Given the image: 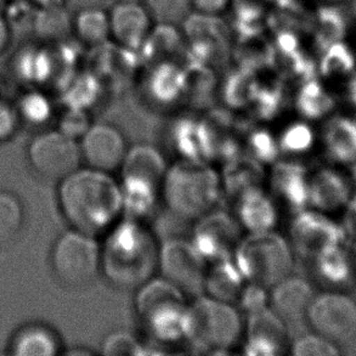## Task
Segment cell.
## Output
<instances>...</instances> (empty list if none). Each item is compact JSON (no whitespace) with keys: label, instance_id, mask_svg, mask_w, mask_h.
I'll return each instance as SVG.
<instances>
[{"label":"cell","instance_id":"cell-9","mask_svg":"<svg viewBox=\"0 0 356 356\" xmlns=\"http://www.w3.org/2000/svg\"><path fill=\"white\" fill-rule=\"evenodd\" d=\"M313 332L337 346L356 338V302L341 292L315 294L307 313Z\"/></svg>","mask_w":356,"mask_h":356},{"label":"cell","instance_id":"cell-28","mask_svg":"<svg viewBox=\"0 0 356 356\" xmlns=\"http://www.w3.org/2000/svg\"><path fill=\"white\" fill-rule=\"evenodd\" d=\"M34 27L40 38L65 40L72 32V19L68 9L51 4L35 16Z\"/></svg>","mask_w":356,"mask_h":356},{"label":"cell","instance_id":"cell-43","mask_svg":"<svg viewBox=\"0 0 356 356\" xmlns=\"http://www.w3.org/2000/svg\"><path fill=\"white\" fill-rule=\"evenodd\" d=\"M13 38V31L9 22L0 15V54L9 48Z\"/></svg>","mask_w":356,"mask_h":356},{"label":"cell","instance_id":"cell-34","mask_svg":"<svg viewBox=\"0 0 356 356\" xmlns=\"http://www.w3.org/2000/svg\"><path fill=\"white\" fill-rule=\"evenodd\" d=\"M149 14L162 24H179L188 16L191 0H145Z\"/></svg>","mask_w":356,"mask_h":356},{"label":"cell","instance_id":"cell-13","mask_svg":"<svg viewBox=\"0 0 356 356\" xmlns=\"http://www.w3.org/2000/svg\"><path fill=\"white\" fill-rule=\"evenodd\" d=\"M287 347L286 323L271 309L250 314L247 326L245 353L252 355H279Z\"/></svg>","mask_w":356,"mask_h":356},{"label":"cell","instance_id":"cell-11","mask_svg":"<svg viewBox=\"0 0 356 356\" xmlns=\"http://www.w3.org/2000/svg\"><path fill=\"white\" fill-rule=\"evenodd\" d=\"M240 224L224 213H207L200 218L193 245L206 263L230 259L240 242Z\"/></svg>","mask_w":356,"mask_h":356},{"label":"cell","instance_id":"cell-15","mask_svg":"<svg viewBox=\"0 0 356 356\" xmlns=\"http://www.w3.org/2000/svg\"><path fill=\"white\" fill-rule=\"evenodd\" d=\"M110 27L120 45L138 51L149 34V14L138 3H120L112 9Z\"/></svg>","mask_w":356,"mask_h":356},{"label":"cell","instance_id":"cell-44","mask_svg":"<svg viewBox=\"0 0 356 356\" xmlns=\"http://www.w3.org/2000/svg\"><path fill=\"white\" fill-rule=\"evenodd\" d=\"M333 5L342 11L348 22L356 19V0H337Z\"/></svg>","mask_w":356,"mask_h":356},{"label":"cell","instance_id":"cell-24","mask_svg":"<svg viewBox=\"0 0 356 356\" xmlns=\"http://www.w3.org/2000/svg\"><path fill=\"white\" fill-rule=\"evenodd\" d=\"M238 67L257 72L263 68L274 67V44L264 38V34L237 38L236 48L232 51Z\"/></svg>","mask_w":356,"mask_h":356},{"label":"cell","instance_id":"cell-33","mask_svg":"<svg viewBox=\"0 0 356 356\" xmlns=\"http://www.w3.org/2000/svg\"><path fill=\"white\" fill-rule=\"evenodd\" d=\"M254 73L250 70L238 67V70L229 74L224 90L227 102L234 105H240L257 95L258 82Z\"/></svg>","mask_w":356,"mask_h":356},{"label":"cell","instance_id":"cell-27","mask_svg":"<svg viewBox=\"0 0 356 356\" xmlns=\"http://www.w3.org/2000/svg\"><path fill=\"white\" fill-rule=\"evenodd\" d=\"M268 16L257 0H235L232 29L237 38H247L264 33Z\"/></svg>","mask_w":356,"mask_h":356},{"label":"cell","instance_id":"cell-16","mask_svg":"<svg viewBox=\"0 0 356 356\" xmlns=\"http://www.w3.org/2000/svg\"><path fill=\"white\" fill-rule=\"evenodd\" d=\"M237 222L250 232L273 230L277 222L274 201L258 188L241 193Z\"/></svg>","mask_w":356,"mask_h":356},{"label":"cell","instance_id":"cell-19","mask_svg":"<svg viewBox=\"0 0 356 356\" xmlns=\"http://www.w3.org/2000/svg\"><path fill=\"white\" fill-rule=\"evenodd\" d=\"M184 45L181 34L172 24L159 22L138 50L141 63H159L167 61L175 55H184Z\"/></svg>","mask_w":356,"mask_h":356},{"label":"cell","instance_id":"cell-17","mask_svg":"<svg viewBox=\"0 0 356 356\" xmlns=\"http://www.w3.org/2000/svg\"><path fill=\"white\" fill-rule=\"evenodd\" d=\"M60 350L58 334L43 323H31L19 328L10 344V352L16 356H54Z\"/></svg>","mask_w":356,"mask_h":356},{"label":"cell","instance_id":"cell-14","mask_svg":"<svg viewBox=\"0 0 356 356\" xmlns=\"http://www.w3.org/2000/svg\"><path fill=\"white\" fill-rule=\"evenodd\" d=\"M314 297L313 286L307 280L289 275L271 287L269 304L271 310L284 323H300L307 320V313Z\"/></svg>","mask_w":356,"mask_h":356},{"label":"cell","instance_id":"cell-25","mask_svg":"<svg viewBox=\"0 0 356 356\" xmlns=\"http://www.w3.org/2000/svg\"><path fill=\"white\" fill-rule=\"evenodd\" d=\"M349 22L336 5L318 8L314 17V35L320 53L323 54L332 44L342 42Z\"/></svg>","mask_w":356,"mask_h":356},{"label":"cell","instance_id":"cell-8","mask_svg":"<svg viewBox=\"0 0 356 356\" xmlns=\"http://www.w3.org/2000/svg\"><path fill=\"white\" fill-rule=\"evenodd\" d=\"M27 157L40 178L58 183L83 163L79 141L58 129L35 135L29 143Z\"/></svg>","mask_w":356,"mask_h":356},{"label":"cell","instance_id":"cell-32","mask_svg":"<svg viewBox=\"0 0 356 356\" xmlns=\"http://www.w3.org/2000/svg\"><path fill=\"white\" fill-rule=\"evenodd\" d=\"M100 84L97 76L92 72L83 73L74 77L63 88V102L70 108H81L92 104L97 99Z\"/></svg>","mask_w":356,"mask_h":356},{"label":"cell","instance_id":"cell-42","mask_svg":"<svg viewBox=\"0 0 356 356\" xmlns=\"http://www.w3.org/2000/svg\"><path fill=\"white\" fill-rule=\"evenodd\" d=\"M193 5L203 14L218 15L227 9L230 0H191Z\"/></svg>","mask_w":356,"mask_h":356},{"label":"cell","instance_id":"cell-29","mask_svg":"<svg viewBox=\"0 0 356 356\" xmlns=\"http://www.w3.org/2000/svg\"><path fill=\"white\" fill-rule=\"evenodd\" d=\"M74 29L83 43L95 47L107 42L111 27L110 19L104 10L88 9L78 13Z\"/></svg>","mask_w":356,"mask_h":356},{"label":"cell","instance_id":"cell-31","mask_svg":"<svg viewBox=\"0 0 356 356\" xmlns=\"http://www.w3.org/2000/svg\"><path fill=\"white\" fill-rule=\"evenodd\" d=\"M184 33L188 40L201 38H216L230 42V29L227 22L216 15L188 14L183 21Z\"/></svg>","mask_w":356,"mask_h":356},{"label":"cell","instance_id":"cell-2","mask_svg":"<svg viewBox=\"0 0 356 356\" xmlns=\"http://www.w3.org/2000/svg\"><path fill=\"white\" fill-rule=\"evenodd\" d=\"M159 248L140 220L127 218L108 230L100 245L102 271L117 289H139L159 269Z\"/></svg>","mask_w":356,"mask_h":356},{"label":"cell","instance_id":"cell-41","mask_svg":"<svg viewBox=\"0 0 356 356\" xmlns=\"http://www.w3.org/2000/svg\"><path fill=\"white\" fill-rule=\"evenodd\" d=\"M116 0H66V5L70 11H82L88 9H102L111 8Z\"/></svg>","mask_w":356,"mask_h":356},{"label":"cell","instance_id":"cell-7","mask_svg":"<svg viewBox=\"0 0 356 356\" xmlns=\"http://www.w3.org/2000/svg\"><path fill=\"white\" fill-rule=\"evenodd\" d=\"M50 264L63 286L82 289L92 284L102 271V250L95 237L71 229L55 241Z\"/></svg>","mask_w":356,"mask_h":356},{"label":"cell","instance_id":"cell-6","mask_svg":"<svg viewBox=\"0 0 356 356\" xmlns=\"http://www.w3.org/2000/svg\"><path fill=\"white\" fill-rule=\"evenodd\" d=\"M242 333L240 314L230 303L197 297L188 304L186 334L193 347L206 352H220L236 344Z\"/></svg>","mask_w":356,"mask_h":356},{"label":"cell","instance_id":"cell-46","mask_svg":"<svg viewBox=\"0 0 356 356\" xmlns=\"http://www.w3.org/2000/svg\"><path fill=\"white\" fill-rule=\"evenodd\" d=\"M122 3H138L139 0H120Z\"/></svg>","mask_w":356,"mask_h":356},{"label":"cell","instance_id":"cell-38","mask_svg":"<svg viewBox=\"0 0 356 356\" xmlns=\"http://www.w3.org/2000/svg\"><path fill=\"white\" fill-rule=\"evenodd\" d=\"M88 116L81 108H70L58 120V130L72 139L79 140L90 127Z\"/></svg>","mask_w":356,"mask_h":356},{"label":"cell","instance_id":"cell-18","mask_svg":"<svg viewBox=\"0 0 356 356\" xmlns=\"http://www.w3.org/2000/svg\"><path fill=\"white\" fill-rule=\"evenodd\" d=\"M120 168L122 169V178L144 179L161 188L168 170L163 156L157 149L146 145H139L127 151Z\"/></svg>","mask_w":356,"mask_h":356},{"label":"cell","instance_id":"cell-10","mask_svg":"<svg viewBox=\"0 0 356 356\" xmlns=\"http://www.w3.org/2000/svg\"><path fill=\"white\" fill-rule=\"evenodd\" d=\"M159 269L163 279L186 296L203 292L207 263L193 242L170 240L159 248Z\"/></svg>","mask_w":356,"mask_h":356},{"label":"cell","instance_id":"cell-22","mask_svg":"<svg viewBox=\"0 0 356 356\" xmlns=\"http://www.w3.org/2000/svg\"><path fill=\"white\" fill-rule=\"evenodd\" d=\"M120 185L123 213L127 218L140 220L154 212L161 186L144 179L131 177L123 178Z\"/></svg>","mask_w":356,"mask_h":356},{"label":"cell","instance_id":"cell-39","mask_svg":"<svg viewBox=\"0 0 356 356\" xmlns=\"http://www.w3.org/2000/svg\"><path fill=\"white\" fill-rule=\"evenodd\" d=\"M266 289L258 284H250V287L242 289L240 294V300L242 307L248 314H254L263 309L268 308L269 297L266 294Z\"/></svg>","mask_w":356,"mask_h":356},{"label":"cell","instance_id":"cell-3","mask_svg":"<svg viewBox=\"0 0 356 356\" xmlns=\"http://www.w3.org/2000/svg\"><path fill=\"white\" fill-rule=\"evenodd\" d=\"M220 186L217 172L200 159H184L168 167L162 184L168 207L186 219H200L212 212Z\"/></svg>","mask_w":356,"mask_h":356},{"label":"cell","instance_id":"cell-23","mask_svg":"<svg viewBox=\"0 0 356 356\" xmlns=\"http://www.w3.org/2000/svg\"><path fill=\"white\" fill-rule=\"evenodd\" d=\"M185 90L184 70L170 61L156 63L147 79V92L159 102H172Z\"/></svg>","mask_w":356,"mask_h":356},{"label":"cell","instance_id":"cell-21","mask_svg":"<svg viewBox=\"0 0 356 356\" xmlns=\"http://www.w3.org/2000/svg\"><path fill=\"white\" fill-rule=\"evenodd\" d=\"M15 74L32 86L54 81L55 61L53 50L27 47L21 49L14 58Z\"/></svg>","mask_w":356,"mask_h":356},{"label":"cell","instance_id":"cell-30","mask_svg":"<svg viewBox=\"0 0 356 356\" xmlns=\"http://www.w3.org/2000/svg\"><path fill=\"white\" fill-rule=\"evenodd\" d=\"M15 107L21 122L32 127L47 124L53 117L54 107L50 99L37 89L22 94Z\"/></svg>","mask_w":356,"mask_h":356},{"label":"cell","instance_id":"cell-37","mask_svg":"<svg viewBox=\"0 0 356 356\" xmlns=\"http://www.w3.org/2000/svg\"><path fill=\"white\" fill-rule=\"evenodd\" d=\"M140 353V343L129 333H112L102 343V354L105 355H139Z\"/></svg>","mask_w":356,"mask_h":356},{"label":"cell","instance_id":"cell-20","mask_svg":"<svg viewBox=\"0 0 356 356\" xmlns=\"http://www.w3.org/2000/svg\"><path fill=\"white\" fill-rule=\"evenodd\" d=\"M212 264V268H207L206 271L203 291L207 292L208 297L225 303L238 300L245 279L236 264L230 259L219 260Z\"/></svg>","mask_w":356,"mask_h":356},{"label":"cell","instance_id":"cell-26","mask_svg":"<svg viewBox=\"0 0 356 356\" xmlns=\"http://www.w3.org/2000/svg\"><path fill=\"white\" fill-rule=\"evenodd\" d=\"M24 204L14 193L0 190V248L11 245L24 229Z\"/></svg>","mask_w":356,"mask_h":356},{"label":"cell","instance_id":"cell-45","mask_svg":"<svg viewBox=\"0 0 356 356\" xmlns=\"http://www.w3.org/2000/svg\"><path fill=\"white\" fill-rule=\"evenodd\" d=\"M270 1H273V3H275V5L277 6V5L282 4L286 0H270Z\"/></svg>","mask_w":356,"mask_h":356},{"label":"cell","instance_id":"cell-40","mask_svg":"<svg viewBox=\"0 0 356 356\" xmlns=\"http://www.w3.org/2000/svg\"><path fill=\"white\" fill-rule=\"evenodd\" d=\"M21 123L15 105L0 100V143L14 136Z\"/></svg>","mask_w":356,"mask_h":356},{"label":"cell","instance_id":"cell-35","mask_svg":"<svg viewBox=\"0 0 356 356\" xmlns=\"http://www.w3.org/2000/svg\"><path fill=\"white\" fill-rule=\"evenodd\" d=\"M354 63L355 60L350 49L342 42H338L323 51L320 67L323 74H336L350 71Z\"/></svg>","mask_w":356,"mask_h":356},{"label":"cell","instance_id":"cell-1","mask_svg":"<svg viewBox=\"0 0 356 356\" xmlns=\"http://www.w3.org/2000/svg\"><path fill=\"white\" fill-rule=\"evenodd\" d=\"M58 201L71 229L94 237L108 232L123 213L120 184L110 173L89 167L58 183Z\"/></svg>","mask_w":356,"mask_h":356},{"label":"cell","instance_id":"cell-4","mask_svg":"<svg viewBox=\"0 0 356 356\" xmlns=\"http://www.w3.org/2000/svg\"><path fill=\"white\" fill-rule=\"evenodd\" d=\"M138 289L135 312L145 332L161 343L178 342L185 337L188 312L186 294L163 277L149 279Z\"/></svg>","mask_w":356,"mask_h":356},{"label":"cell","instance_id":"cell-12","mask_svg":"<svg viewBox=\"0 0 356 356\" xmlns=\"http://www.w3.org/2000/svg\"><path fill=\"white\" fill-rule=\"evenodd\" d=\"M79 147L89 168L106 173L120 168L127 154L123 135L108 124L90 125L79 139Z\"/></svg>","mask_w":356,"mask_h":356},{"label":"cell","instance_id":"cell-36","mask_svg":"<svg viewBox=\"0 0 356 356\" xmlns=\"http://www.w3.org/2000/svg\"><path fill=\"white\" fill-rule=\"evenodd\" d=\"M339 353L336 343L315 332L298 338L292 346V354L297 356H333Z\"/></svg>","mask_w":356,"mask_h":356},{"label":"cell","instance_id":"cell-5","mask_svg":"<svg viewBox=\"0 0 356 356\" xmlns=\"http://www.w3.org/2000/svg\"><path fill=\"white\" fill-rule=\"evenodd\" d=\"M235 264L248 284L271 289L291 275L293 253L289 242L279 234L250 232L235 250Z\"/></svg>","mask_w":356,"mask_h":356}]
</instances>
